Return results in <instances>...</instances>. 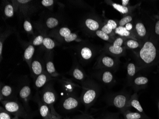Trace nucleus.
I'll list each match as a JSON object with an SVG mask.
<instances>
[{
	"mask_svg": "<svg viewBox=\"0 0 159 119\" xmlns=\"http://www.w3.org/2000/svg\"><path fill=\"white\" fill-rule=\"evenodd\" d=\"M137 65L140 68L159 63V39L151 33L142 47L135 53Z\"/></svg>",
	"mask_w": 159,
	"mask_h": 119,
	"instance_id": "1",
	"label": "nucleus"
},
{
	"mask_svg": "<svg viewBox=\"0 0 159 119\" xmlns=\"http://www.w3.org/2000/svg\"><path fill=\"white\" fill-rule=\"evenodd\" d=\"M134 21V35L137 40L143 43L150 36L154 25V17L146 12H141L135 17Z\"/></svg>",
	"mask_w": 159,
	"mask_h": 119,
	"instance_id": "2",
	"label": "nucleus"
},
{
	"mask_svg": "<svg viewBox=\"0 0 159 119\" xmlns=\"http://www.w3.org/2000/svg\"><path fill=\"white\" fill-rule=\"evenodd\" d=\"M1 102L5 110L14 116H18L24 119H32L33 115L27 112L23 104L19 102L18 99Z\"/></svg>",
	"mask_w": 159,
	"mask_h": 119,
	"instance_id": "3",
	"label": "nucleus"
},
{
	"mask_svg": "<svg viewBox=\"0 0 159 119\" xmlns=\"http://www.w3.org/2000/svg\"><path fill=\"white\" fill-rule=\"evenodd\" d=\"M98 95L97 86L92 81H89L84 85L80 101L86 108H88L94 103Z\"/></svg>",
	"mask_w": 159,
	"mask_h": 119,
	"instance_id": "4",
	"label": "nucleus"
},
{
	"mask_svg": "<svg viewBox=\"0 0 159 119\" xmlns=\"http://www.w3.org/2000/svg\"><path fill=\"white\" fill-rule=\"evenodd\" d=\"M125 39L121 37H117L112 43L104 46L103 49L104 53L118 58L124 55L125 52L126 48L124 44Z\"/></svg>",
	"mask_w": 159,
	"mask_h": 119,
	"instance_id": "5",
	"label": "nucleus"
},
{
	"mask_svg": "<svg viewBox=\"0 0 159 119\" xmlns=\"http://www.w3.org/2000/svg\"><path fill=\"white\" fill-rule=\"evenodd\" d=\"M41 100L50 108L53 115L61 117L54 109V104L56 100V93L51 85L47 84L43 88L41 92Z\"/></svg>",
	"mask_w": 159,
	"mask_h": 119,
	"instance_id": "6",
	"label": "nucleus"
},
{
	"mask_svg": "<svg viewBox=\"0 0 159 119\" xmlns=\"http://www.w3.org/2000/svg\"><path fill=\"white\" fill-rule=\"evenodd\" d=\"M118 59L104 53L98 58L95 68L106 70L114 69L117 67L119 63Z\"/></svg>",
	"mask_w": 159,
	"mask_h": 119,
	"instance_id": "7",
	"label": "nucleus"
},
{
	"mask_svg": "<svg viewBox=\"0 0 159 119\" xmlns=\"http://www.w3.org/2000/svg\"><path fill=\"white\" fill-rule=\"evenodd\" d=\"M51 36L62 42L71 43L78 40V35L75 33H73L69 28L63 27L52 33Z\"/></svg>",
	"mask_w": 159,
	"mask_h": 119,
	"instance_id": "8",
	"label": "nucleus"
},
{
	"mask_svg": "<svg viewBox=\"0 0 159 119\" xmlns=\"http://www.w3.org/2000/svg\"><path fill=\"white\" fill-rule=\"evenodd\" d=\"M11 2L15 6L16 12L19 13L23 16H27L34 11V6L31 4L33 2L32 1L19 0Z\"/></svg>",
	"mask_w": 159,
	"mask_h": 119,
	"instance_id": "9",
	"label": "nucleus"
},
{
	"mask_svg": "<svg viewBox=\"0 0 159 119\" xmlns=\"http://www.w3.org/2000/svg\"><path fill=\"white\" fill-rule=\"evenodd\" d=\"M31 89L28 84H25L22 85L19 89L18 96L20 101L23 103L25 109L28 113L32 114L31 109L29 102L31 97Z\"/></svg>",
	"mask_w": 159,
	"mask_h": 119,
	"instance_id": "10",
	"label": "nucleus"
},
{
	"mask_svg": "<svg viewBox=\"0 0 159 119\" xmlns=\"http://www.w3.org/2000/svg\"><path fill=\"white\" fill-rule=\"evenodd\" d=\"M80 105V100L76 97L68 95L62 99L61 104V109L66 112H71L76 109Z\"/></svg>",
	"mask_w": 159,
	"mask_h": 119,
	"instance_id": "11",
	"label": "nucleus"
},
{
	"mask_svg": "<svg viewBox=\"0 0 159 119\" xmlns=\"http://www.w3.org/2000/svg\"><path fill=\"white\" fill-rule=\"evenodd\" d=\"M101 21L96 17L90 16L86 18L83 22V27L89 33H95L102 26Z\"/></svg>",
	"mask_w": 159,
	"mask_h": 119,
	"instance_id": "12",
	"label": "nucleus"
},
{
	"mask_svg": "<svg viewBox=\"0 0 159 119\" xmlns=\"http://www.w3.org/2000/svg\"><path fill=\"white\" fill-rule=\"evenodd\" d=\"M129 99L128 97L123 94H119L114 96L112 99V104L115 107L121 110L125 109L129 106Z\"/></svg>",
	"mask_w": 159,
	"mask_h": 119,
	"instance_id": "13",
	"label": "nucleus"
},
{
	"mask_svg": "<svg viewBox=\"0 0 159 119\" xmlns=\"http://www.w3.org/2000/svg\"><path fill=\"white\" fill-rule=\"evenodd\" d=\"M36 101L38 103L39 112L43 119H49L54 116H56L51 113L50 108L43 103L41 98H39V96H36Z\"/></svg>",
	"mask_w": 159,
	"mask_h": 119,
	"instance_id": "14",
	"label": "nucleus"
},
{
	"mask_svg": "<svg viewBox=\"0 0 159 119\" xmlns=\"http://www.w3.org/2000/svg\"><path fill=\"white\" fill-rule=\"evenodd\" d=\"M78 55L81 60L88 62L94 56L95 52L92 47L88 46H83L78 50Z\"/></svg>",
	"mask_w": 159,
	"mask_h": 119,
	"instance_id": "15",
	"label": "nucleus"
},
{
	"mask_svg": "<svg viewBox=\"0 0 159 119\" xmlns=\"http://www.w3.org/2000/svg\"><path fill=\"white\" fill-rule=\"evenodd\" d=\"M17 99L14 95L13 89L8 85H1V102L6 100H13Z\"/></svg>",
	"mask_w": 159,
	"mask_h": 119,
	"instance_id": "16",
	"label": "nucleus"
},
{
	"mask_svg": "<svg viewBox=\"0 0 159 119\" xmlns=\"http://www.w3.org/2000/svg\"><path fill=\"white\" fill-rule=\"evenodd\" d=\"M30 70L35 79L45 70V68L41 61L38 59H34L32 61Z\"/></svg>",
	"mask_w": 159,
	"mask_h": 119,
	"instance_id": "17",
	"label": "nucleus"
},
{
	"mask_svg": "<svg viewBox=\"0 0 159 119\" xmlns=\"http://www.w3.org/2000/svg\"><path fill=\"white\" fill-rule=\"evenodd\" d=\"M53 79V78L48 74V72L44 71L42 74L39 75L35 79L34 86L36 89H39L46 85L47 83L50 80Z\"/></svg>",
	"mask_w": 159,
	"mask_h": 119,
	"instance_id": "18",
	"label": "nucleus"
},
{
	"mask_svg": "<svg viewBox=\"0 0 159 119\" xmlns=\"http://www.w3.org/2000/svg\"><path fill=\"white\" fill-rule=\"evenodd\" d=\"M70 74L74 79L79 81H83L86 78L84 71L78 65L73 66L70 70Z\"/></svg>",
	"mask_w": 159,
	"mask_h": 119,
	"instance_id": "19",
	"label": "nucleus"
},
{
	"mask_svg": "<svg viewBox=\"0 0 159 119\" xmlns=\"http://www.w3.org/2000/svg\"><path fill=\"white\" fill-rule=\"evenodd\" d=\"M45 68L48 74L53 78L59 76V74L55 69L52 59H51L50 57H47L45 60Z\"/></svg>",
	"mask_w": 159,
	"mask_h": 119,
	"instance_id": "20",
	"label": "nucleus"
},
{
	"mask_svg": "<svg viewBox=\"0 0 159 119\" xmlns=\"http://www.w3.org/2000/svg\"><path fill=\"white\" fill-rule=\"evenodd\" d=\"M2 12L3 17L5 19L10 18L13 16L14 13L16 12V10L15 6L11 1V2H7L3 5Z\"/></svg>",
	"mask_w": 159,
	"mask_h": 119,
	"instance_id": "21",
	"label": "nucleus"
},
{
	"mask_svg": "<svg viewBox=\"0 0 159 119\" xmlns=\"http://www.w3.org/2000/svg\"><path fill=\"white\" fill-rule=\"evenodd\" d=\"M111 5L113 7L114 9L120 13L125 15V16L127 14H131L132 11L134 10L135 8L137 7L136 6H122L121 4L114 3V2H111Z\"/></svg>",
	"mask_w": 159,
	"mask_h": 119,
	"instance_id": "22",
	"label": "nucleus"
},
{
	"mask_svg": "<svg viewBox=\"0 0 159 119\" xmlns=\"http://www.w3.org/2000/svg\"><path fill=\"white\" fill-rule=\"evenodd\" d=\"M143 43L137 39L127 38L125 39L124 44L126 49L127 48L131 50H136L137 51L142 47Z\"/></svg>",
	"mask_w": 159,
	"mask_h": 119,
	"instance_id": "23",
	"label": "nucleus"
},
{
	"mask_svg": "<svg viewBox=\"0 0 159 119\" xmlns=\"http://www.w3.org/2000/svg\"><path fill=\"white\" fill-rule=\"evenodd\" d=\"M114 33L115 34L118 35V36L121 37L122 38H126V39L133 38V39H136L134 33L127 31L124 26L118 25V26L114 30Z\"/></svg>",
	"mask_w": 159,
	"mask_h": 119,
	"instance_id": "24",
	"label": "nucleus"
},
{
	"mask_svg": "<svg viewBox=\"0 0 159 119\" xmlns=\"http://www.w3.org/2000/svg\"><path fill=\"white\" fill-rule=\"evenodd\" d=\"M35 48L33 44H29L26 48L24 52V60L27 62L29 68H31V63L33 61V56L34 53Z\"/></svg>",
	"mask_w": 159,
	"mask_h": 119,
	"instance_id": "25",
	"label": "nucleus"
},
{
	"mask_svg": "<svg viewBox=\"0 0 159 119\" xmlns=\"http://www.w3.org/2000/svg\"><path fill=\"white\" fill-rule=\"evenodd\" d=\"M102 72L100 73L99 79L105 84H110L112 83L113 80V76L111 71L104 70Z\"/></svg>",
	"mask_w": 159,
	"mask_h": 119,
	"instance_id": "26",
	"label": "nucleus"
},
{
	"mask_svg": "<svg viewBox=\"0 0 159 119\" xmlns=\"http://www.w3.org/2000/svg\"><path fill=\"white\" fill-rule=\"evenodd\" d=\"M59 25V20L57 18L50 17L45 21L44 25L48 29H52L57 27Z\"/></svg>",
	"mask_w": 159,
	"mask_h": 119,
	"instance_id": "27",
	"label": "nucleus"
},
{
	"mask_svg": "<svg viewBox=\"0 0 159 119\" xmlns=\"http://www.w3.org/2000/svg\"><path fill=\"white\" fill-rule=\"evenodd\" d=\"M129 106H131L134 107L139 112H143V108L141 106V104L138 101L136 94L134 95L129 99Z\"/></svg>",
	"mask_w": 159,
	"mask_h": 119,
	"instance_id": "28",
	"label": "nucleus"
},
{
	"mask_svg": "<svg viewBox=\"0 0 159 119\" xmlns=\"http://www.w3.org/2000/svg\"><path fill=\"white\" fill-rule=\"evenodd\" d=\"M12 33V31L11 29L7 30L4 33L1 34L0 38V56H1V61L2 60V51H3V43L6 38Z\"/></svg>",
	"mask_w": 159,
	"mask_h": 119,
	"instance_id": "29",
	"label": "nucleus"
},
{
	"mask_svg": "<svg viewBox=\"0 0 159 119\" xmlns=\"http://www.w3.org/2000/svg\"><path fill=\"white\" fill-rule=\"evenodd\" d=\"M43 45L46 50L50 51L55 48L56 44L54 40L50 37L45 36L43 41Z\"/></svg>",
	"mask_w": 159,
	"mask_h": 119,
	"instance_id": "30",
	"label": "nucleus"
},
{
	"mask_svg": "<svg viewBox=\"0 0 159 119\" xmlns=\"http://www.w3.org/2000/svg\"><path fill=\"white\" fill-rule=\"evenodd\" d=\"M95 34L97 36H98L101 39L104 40V41H107V42H110V43H112L114 41L115 38H112V35L107 34H105L104 32H102L101 30H99L98 31L95 32Z\"/></svg>",
	"mask_w": 159,
	"mask_h": 119,
	"instance_id": "31",
	"label": "nucleus"
},
{
	"mask_svg": "<svg viewBox=\"0 0 159 119\" xmlns=\"http://www.w3.org/2000/svg\"><path fill=\"white\" fill-rule=\"evenodd\" d=\"M134 16L131 14V13L126 15L119 21V26L125 27L126 24L129 23H132V21H134V19L135 17Z\"/></svg>",
	"mask_w": 159,
	"mask_h": 119,
	"instance_id": "32",
	"label": "nucleus"
},
{
	"mask_svg": "<svg viewBox=\"0 0 159 119\" xmlns=\"http://www.w3.org/2000/svg\"><path fill=\"white\" fill-rule=\"evenodd\" d=\"M154 23L152 34L155 38L159 39V16H155L154 17Z\"/></svg>",
	"mask_w": 159,
	"mask_h": 119,
	"instance_id": "33",
	"label": "nucleus"
},
{
	"mask_svg": "<svg viewBox=\"0 0 159 119\" xmlns=\"http://www.w3.org/2000/svg\"><path fill=\"white\" fill-rule=\"evenodd\" d=\"M137 67L135 64L133 62H130L128 64L127 66V71L129 77H134L136 72Z\"/></svg>",
	"mask_w": 159,
	"mask_h": 119,
	"instance_id": "34",
	"label": "nucleus"
},
{
	"mask_svg": "<svg viewBox=\"0 0 159 119\" xmlns=\"http://www.w3.org/2000/svg\"><path fill=\"white\" fill-rule=\"evenodd\" d=\"M24 28L26 33L30 34H34V30H33V26L32 23H31L30 20L28 18L26 19L24 21Z\"/></svg>",
	"mask_w": 159,
	"mask_h": 119,
	"instance_id": "35",
	"label": "nucleus"
},
{
	"mask_svg": "<svg viewBox=\"0 0 159 119\" xmlns=\"http://www.w3.org/2000/svg\"><path fill=\"white\" fill-rule=\"evenodd\" d=\"M125 119H140L141 115L138 112H131L130 111H125L124 113Z\"/></svg>",
	"mask_w": 159,
	"mask_h": 119,
	"instance_id": "36",
	"label": "nucleus"
},
{
	"mask_svg": "<svg viewBox=\"0 0 159 119\" xmlns=\"http://www.w3.org/2000/svg\"><path fill=\"white\" fill-rule=\"evenodd\" d=\"M149 80L146 77L139 76L136 78L134 80V83L136 85H144L148 84Z\"/></svg>",
	"mask_w": 159,
	"mask_h": 119,
	"instance_id": "37",
	"label": "nucleus"
},
{
	"mask_svg": "<svg viewBox=\"0 0 159 119\" xmlns=\"http://www.w3.org/2000/svg\"><path fill=\"white\" fill-rule=\"evenodd\" d=\"M12 114L5 110V108L0 107V119H11Z\"/></svg>",
	"mask_w": 159,
	"mask_h": 119,
	"instance_id": "38",
	"label": "nucleus"
},
{
	"mask_svg": "<svg viewBox=\"0 0 159 119\" xmlns=\"http://www.w3.org/2000/svg\"><path fill=\"white\" fill-rule=\"evenodd\" d=\"M45 37L43 34H41L36 36L34 38L33 43H32V44L34 46H39V45H42V44H43V41Z\"/></svg>",
	"mask_w": 159,
	"mask_h": 119,
	"instance_id": "39",
	"label": "nucleus"
},
{
	"mask_svg": "<svg viewBox=\"0 0 159 119\" xmlns=\"http://www.w3.org/2000/svg\"><path fill=\"white\" fill-rule=\"evenodd\" d=\"M100 30H101L102 32H104L105 34L110 35H112V34H114V30L105 23L104 25H102V26L101 27Z\"/></svg>",
	"mask_w": 159,
	"mask_h": 119,
	"instance_id": "40",
	"label": "nucleus"
},
{
	"mask_svg": "<svg viewBox=\"0 0 159 119\" xmlns=\"http://www.w3.org/2000/svg\"><path fill=\"white\" fill-rule=\"evenodd\" d=\"M55 1L53 0H43L41 2L42 5L46 8H52V6L54 5Z\"/></svg>",
	"mask_w": 159,
	"mask_h": 119,
	"instance_id": "41",
	"label": "nucleus"
},
{
	"mask_svg": "<svg viewBox=\"0 0 159 119\" xmlns=\"http://www.w3.org/2000/svg\"><path fill=\"white\" fill-rule=\"evenodd\" d=\"M105 24H107L114 31L118 26L117 23L116 21L113 20H108L106 21Z\"/></svg>",
	"mask_w": 159,
	"mask_h": 119,
	"instance_id": "42",
	"label": "nucleus"
},
{
	"mask_svg": "<svg viewBox=\"0 0 159 119\" xmlns=\"http://www.w3.org/2000/svg\"><path fill=\"white\" fill-rule=\"evenodd\" d=\"M66 119H93L92 117L89 115H78V116H75L74 118H67Z\"/></svg>",
	"mask_w": 159,
	"mask_h": 119,
	"instance_id": "43",
	"label": "nucleus"
},
{
	"mask_svg": "<svg viewBox=\"0 0 159 119\" xmlns=\"http://www.w3.org/2000/svg\"><path fill=\"white\" fill-rule=\"evenodd\" d=\"M125 28L127 31L129 32H132V31H134V23H129L128 24H126L125 25Z\"/></svg>",
	"mask_w": 159,
	"mask_h": 119,
	"instance_id": "44",
	"label": "nucleus"
},
{
	"mask_svg": "<svg viewBox=\"0 0 159 119\" xmlns=\"http://www.w3.org/2000/svg\"><path fill=\"white\" fill-rule=\"evenodd\" d=\"M121 5L124 6H129V0H122L121 1Z\"/></svg>",
	"mask_w": 159,
	"mask_h": 119,
	"instance_id": "45",
	"label": "nucleus"
},
{
	"mask_svg": "<svg viewBox=\"0 0 159 119\" xmlns=\"http://www.w3.org/2000/svg\"><path fill=\"white\" fill-rule=\"evenodd\" d=\"M102 119H115V118H114L113 116L110 115V116H107L106 117H104Z\"/></svg>",
	"mask_w": 159,
	"mask_h": 119,
	"instance_id": "46",
	"label": "nucleus"
},
{
	"mask_svg": "<svg viewBox=\"0 0 159 119\" xmlns=\"http://www.w3.org/2000/svg\"><path fill=\"white\" fill-rule=\"evenodd\" d=\"M49 119H61V117H57V116H54V117H52V118H50Z\"/></svg>",
	"mask_w": 159,
	"mask_h": 119,
	"instance_id": "47",
	"label": "nucleus"
},
{
	"mask_svg": "<svg viewBox=\"0 0 159 119\" xmlns=\"http://www.w3.org/2000/svg\"><path fill=\"white\" fill-rule=\"evenodd\" d=\"M11 119H20L19 117H18V116H14V117L12 118Z\"/></svg>",
	"mask_w": 159,
	"mask_h": 119,
	"instance_id": "48",
	"label": "nucleus"
},
{
	"mask_svg": "<svg viewBox=\"0 0 159 119\" xmlns=\"http://www.w3.org/2000/svg\"><path fill=\"white\" fill-rule=\"evenodd\" d=\"M158 109H159V102H158Z\"/></svg>",
	"mask_w": 159,
	"mask_h": 119,
	"instance_id": "49",
	"label": "nucleus"
}]
</instances>
